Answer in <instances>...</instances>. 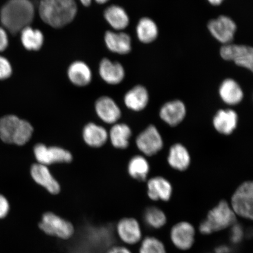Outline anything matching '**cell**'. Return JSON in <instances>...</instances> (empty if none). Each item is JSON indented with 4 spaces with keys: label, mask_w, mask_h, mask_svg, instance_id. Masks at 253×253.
Wrapping results in <instances>:
<instances>
[{
    "label": "cell",
    "mask_w": 253,
    "mask_h": 253,
    "mask_svg": "<svg viewBox=\"0 0 253 253\" xmlns=\"http://www.w3.org/2000/svg\"><path fill=\"white\" fill-rule=\"evenodd\" d=\"M33 152L37 163L47 167L56 163H69L73 160L71 152L61 147H47L39 143L35 145Z\"/></svg>",
    "instance_id": "6"
},
{
    "label": "cell",
    "mask_w": 253,
    "mask_h": 253,
    "mask_svg": "<svg viewBox=\"0 0 253 253\" xmlns=\"http://www.w3.org/2000/svg\"><path fill=\"white\" fill-rule=\"evenodd\" d=\"M34 16L35 8L30 0H8L0 12L3 26L12 34L30 26Z\"/></svg>",
    "instance_id": "1"
},
{
    "label": "cell",
    "mask_w": 253,
    "mask_h": 253,
    "mask_svg": "<svg viewBox=\"0 0 253 253\" xmlns=\"http://www.w3.org/2000/svg\"><path fill=\"white\" fill-rule=\"evenodd\" d=\"M82 137L88 146L98 148L103 147L109 140V132L102 126L88 123L82 130Z\"/></svg>",
    "instance_id": "19"
},
{
    "label": "cell",
    "mask_w": 253,
    "mask_h": 253,
    "mask_svg": "<svg viewBox=\"0 0 253 253\" xmlns=\"http://www.w3.org/2000/svg\"><path fill=\"white\" fill-rule=\"evenodd\" d=\"M135 144L145 156L152 157L163 150L164 140L157 126L150 125L138 135Z\"/></svg>",
    "instance_id": "7"
},
{
    "label": "cell",
    "mask_w": 253,
    "mask_h": 253,
    "mask_svg": "<svg viewBox=\"0 0 253 253\" xmlns=\"http://www.w3.org/2000/svg\"><path fill=\"white\" fill-rule=\"evenodd\" d=\"M144 220L151 228L158 229L166 225L167 218L165 213L161 209L150 207L147 208L144 211Z\"/></svg>",
    "instance_id": "30"
},
{
    "label": "cell",
    "mask_w": 253,
    "mask_h": 253,
    "mask_svg": "<svg viewBox=\"0 0 253 253\" xmlns=\"http://www.w3.org/2000/svg\"><path fill=\"white\" fill-rule=\"evenodd\" d=\"M167 161L172 169L182 172L187 170L191 165V157L184 145L176 143L170 147Z\"/></svg>",
    "instance_id": "21"
},
{
    "label": "cell",
    "mask_w": 253,
    "mask_h": 253,
    "mask_svg": "<svg viewBox=\"0 0 253 253\" xmlns=\"http://www.w3.org/2000/svg\"><path fill=\"white\" fill-rule=\"evenodd\" d=\"M216 253H230L231 250L228 246H220L215 249Z\"/></svg>",
    "instance_id": "38"
},
{
    "label": "cell",
    "mask_w": 253,
    "mask_h": 253,
    "mask_svg": "<svg viewBox=\"0 0 253 253\" xmlns=\"http://www.w3.org/2000/svg\"><path fill=\"white\" fill-rule=\"evenodd\" d=\"M127 171L132 178L144 182L146 181L150 171V164L144 156H135L128 162Z\"/></svg>",
    "instance_id": "26"
},
{
    "label": "cell",
    "mask_w": 253,
    "mask_h": 253,
    "mask_svg": "<svg viewBox=\"0 0 253 253\" xmlns=\"http://www.w3.org/2000/svg\"><path fill=\"white\" fill-rule=\"evenodd\" d=\"M238 123V115L236 111L230 109L218 110L212 120L215 130L224 135L232 134L237 127Z\"/></svg>",
    "instance_id": "15"
},
{
    "label": "cell",
    "mask_w": 253,
    "mask_h": 253,
    "mask_svg": "<svg viewBox=\"0 0 253 253\" xmlns=\"http://www.w3.org/2000/svg\"><path fill=\"white\" fill-rule=\"evenodd\" d=\"M9 211V204L4 196L0 195V219L5 217Z\"/></svg>",
    "instance_id": "35"
},
{
    "label": "cell",
    "mask_w": 253,
    "mask_h": 253,
    "mask_svg": "<svg viewBox=\"0 0 253 253\" xmlns=\"http://www.w3.org/2000/svg\"></svg>",
    "instance_id": "42"
},
{
    "label": "cell",
    "mask_w": 253,
    "mask_h": 253,
    "mask_svg": "<svg viewBox=\"0 0 253 253\" xmlns=\"http://www.w3.org/2000/svg\"><path fill=\"white\" fill-rule=\"evenodd\" d=\"M67 74L71 83L78 87L87 86L92 80V72L89 66L81 61L72 63L68 69Z\"/></svg>",
    "instance_id": "23"
},
{
    "label": "cell",
    "mask_w": 253,
    "mask_h": 253,
    "mask_svg": "<svg viewBox=\"0 0 253 253\" xmlns=\"http://www.w3.org/2000/svg\"><path fill=\"white\" fill-rule=\"evenodd\" d=\"M104 42L110 51L120 55L131 52L132 42L130 36L121 31H107L104 34Z\"/></svg>",
    "instance_id": "17"
},
{
    "label": "cell",
    "mask_w": 253,
    "mask_h": 253,
    "mask_svg": "<svg viewBox=\"0 0 253 253\" xmlns=\"http://www.w3.org/2000/svg\"><path fill=\"white\" fill-rule=\"evenodd\" d=\"M75 0H41L39 14L41 20L54 28H61L72 23L77 16Z\"/></svg>",
    "instance_id": "2"
},
{
    "label": "cell",
    "mask_w": 253,
    "mask_h": 253,
    "mask_svg": "<svg viewBox=\"0 0 253 253\" xmlns=\"http://www.w3.org/2000/svg\"><path fill=\"white\" fill-rule=\"evenodd\" d=\"M95 112L101 120L106 124L115 125L122 117V111L112 98L102 96L95 103Z\"/></svg>",
    "instance_id": "12"
},
{
    "label": "cell",
    "mask_w": 253,
    "mask_h": 253,
    "mask_svg": "<svg viewBox=\"0 0 253 253\" xmlns=\"http://www.w3.org/2000/svg\"><path fill=\"white\" fill-rule=\"evenodd\" d=\"M186 112L184 103L180 100H174L163 104L160 110L159 115L167 125L176 126L184 120Z\"/></svg>",
    "instance_id": "14"
},
{
    "label": "cell",
    "mask_w": 253,
    "mask_h": 253,
    "mask_svg": "<svg viewBox=\"0 0 253 253\" xmlns=\"http://www.w3.org/2000/svg\"><path fill=\"white\" fill-rule=\"evenodd\" d=\"M109 132V140L117 149L125 150L128 148L132 130L126 123H117L113 125Z\"/></svg>",
    "instance_id": "25"
},
{
    "label": "cell",
    "mask_w": 253,
    "mask_h": 253,
    "mask_svg": "<svg viewBox=\"0 0 253 253\" xmlns=\"http://www.w3.org/2000/svg\"><path fill=\"white\" fill-rule=\"evenodd\" d=\"M139 253H167L165 246L154 237H147L142 240Z\"/></svg>",
    "instance_id": "32"
},
{
    "label": "cell",
    "mask_w": 253,
    "mask_h": 253,
    "mask_svg": "<svg viewBox=\"0 0 253 253\" xmlns=\"http://www.w3.org/2000/svg\"><path fill=\"white\" fill-rule=\"evenodd\" d=\"M237 222V216L226 201H221L209 211L207 219L199 226L202 235H210L232 227Z\"/></svg>",
    "instance_id": "3"
},
{
    "label": "cell",
    "mask_w": 253,
    "mask_h": 253,
    "mask_svg": "<svg viewBox=\"0 0 253 253\" xmlns=\"http://www.w3.org/2000/svg\"><path fill=\"white\" fill-rule=\"evenodd\" d=\"M219 94L221 100L229 106H236L242 102L244 93L241 86L232 79H226L221 84Z\"/></svg>",
    "instance_id": "22"
},
{
    "label": "cell",
    "mask_w": 253,
    "mask_h": 253,
    "mask_svg": "<svg viewBox=\"0 0 253 253\" xmlns=\"http://www.w3.org/2000/svg\"><path fill=\"white\" fill-rule=\"evenodd\" d=\"M220 54L224 60L233 61L237 66L253 70V49L251 46L232 43L221 46Z\"/></svg>",
    "instance_id": "8"
},
{
    "label": "cell",
    "mask_w": 253,
    "mask_h": 253,
    "mask_svg": "<svg viewBox=\"0 0 253 253\" xmlns=\"http://www.w3.org/2000/svg\"><path fill=\"white\" fill-rule=\"evenodd\" d=\"M208 1L211 4L214 6H217L220 5L221 3L224 1V0H208Z\"/></svg>",
    "instance_id": "39"
},
{
    "label": "cell",
    "mask_w": 253,
    "mask_h": 253,
    "mask_svg": "<svg viewBox=\"0 0 253 253\" xmlns=\"http://www.w3.org/2000/svg\"><path fill=\"white\" fill-rule=\"evenodd\" d=\"M237 216L247 219L253 217V183L245 181L236 189L230 204Z\"/></svg>",
    "instance_id": "5"
},
{
    "label": "cell",
    "mask_w": 253,
    "mask_h": 253,
    "mask_svg": "<svg viewBox=\"0 0 253 253\" xmlns=\"http://www.w3.org/2000/svg\"><path fill=\"white\" fill-rule=\"evenodd\" d=\"M230 228V239L231 242L234 244H239L242 241L243 237H244V230L242 226L240 224H237V222L234 224Z\"/></svg>",
    "instance_id": "33"
},
{
    "label": "cell",
    "mask_w": 253,
    "mask_h": 253,
    "mask_svg": "<svg viewBox=\"0 0 253 253\" xmlns=\"http://www.w3.org/2000/svg\"><path fill=\"white\" fill-rule=\"evenodd\" d=\"M116 232L119 239L126 245L137 244L142 238L140 223L133 217H125L120 220L117 224Z\"/></svg>",
    "instance_id": "13"
},
{
    "label": "cell",
    "mask_w": 253,
    "mask_h": 253,
    "mask_svg": "<svg viewBox=\"0 0 253 253\" xmlns=\"http://www.w3.org/2000/svg\"><path fill=\"white\" fill-rule=\"evenodd\" d=\"M8 37L7 32L0 27V52L4 50L8 46Z\"/></svg>",
    "instance_id": "36"
},
{
    "label": "cell",
    "mask_w": 253,
    "mask_h": 253,
    "mask_svg": "<svg viewBox=\"0 0 253 253\" xmlns=\"http://www.w3.org/2000/svg\"><path fill=\"white\" fill-rule=\"evenodd\" d=\"M82 4L84 6V7H88L91 4L92 0H80Z\"/></svg>",
    "instance_id": "40"
},
{
    "label": "cell",
    "mask_w": 253,
    "mask_h": 253,
    "mask_svg": "<svg viewBox=\"0 0 253 253\" xmlns=\"http://www.w3.org/2000/svg\"><path fill=\"white\" fill-rule=\"evenodd\" d=\"M21 119L15 115H7L0 119V138L7 144H13Z\"/></svg>",
    "instance_id": "28"
},
{
    "label": "cell",
    "mask_w": 253,
    "mask_h": 253,
    "mask_svg": "<svg viewBox=\"0 0 253 253\" xmlns=\"http://www.w3.org/2000/svg\"><path fill=\"white\" fill-rule=\"evenodd\" d=\"M195 229L188 221H181L174 225L170 232L173 245L181 251H188L194 244Z\"/></svg>",
    "instance_id": "10"
},
{
    "label": "cell",
    "mask_w": 253,
    "mask_h": 253,
    "mask_svg": "<svg viewBox=\"0 0 253 253\" xmlns=\"http://www.w3.org/2000/svg\"><path fill=\"white\" fill-rule=\"evenodd\" d=\"M99 72L101 78L107 84H118L125 77V70L121 63L104 58L99 64Z\"/></svg>",
    "instance_id": "18"
},
{
    "label": "cell",
    "mask_w": 253,
    "mask_h": 253,
    "mask_svg": "<svg viewBox=\"0 0 253 253\" xmlns=\"http://www.w3.org/2000/svg\"><path fill=\"white\" fill-rule=\"evenodd\" d=\"M21 41L27 50L38 51L43 45V34L40 30L28 26L21 31Z\"/></svg>",
    "instance_id": "27"
},
{
    "label": "cell",
    "mask_w": 253,
    "mask_h": 253,
    "mask_svg": "<svg viewBox=\"0 0 253 253\" xmlns=\"http://www.w3.org/2000/svg\"><path fill=\"white\" fill-rule=\"evenodd\" d=\"M149 93L146 88L137 85L131 88L124 97L125 106L133 112H138L146 108L149 103Z\"/></svg>",
    "instance_id": "20"
},
{
    "label": "cell",
    "mask_w": 253,
    "mask_h": 253,
    "mask_svg": "<svg viewBox=\"0 0 253 253\" xmlns=\"http://www.w3.org/2000/svg\"><path fill=\"white\" fill-rule=\"evenodd\" d=\"M30 174L34 181L49 194L53 195L59 194L61 185L50 172L48 167L37 163L34 164L31 167Z\"/></svg>",
    "instance_id": "11"
},
{
    "label": "cell",
    "mask_w": 253,
    "mask_h": 253,
    "mask_svg": "<svg viewBox=\"0 0 253 253\" xmlns=\"http://www.w3.org/2000/svg\"><path fill=\"white\" fill-rule=\"evenodd\" d=\"M94 1H96L97 4H103L108 2L109 0H94Z\"/></svg>",
    "instance_id": "41"
},
{
    "label": "cell",
    "mask_w": 253,
    "mask_h": 253,
    "mask_svg": "<svg viewBox=\"0 0 253 253\" xmlns=\"http://www.w3.org/2000/svg\"><path fill=\"white\" fill-rule=\"evenodd\" d=\"M136 33L140 42L150 43L157 39L159 31L156 23L151 18L144 17L138 21Z\"/></svg>",
    "instance_id": "29"
},
{
    "label": "cell",
    "mask_w": 253,
    "mask_h": 253,
    "mask_svg": "<svg viewBox=\"0 0 253 253\" xmlns=\"http://www.w3.org/2000/svg\"><path fill=\"white\" fill-rule=\"evenodd\" d=\"M147 185V195L152 201L168 202L172 197V185L164 177H153L148 180Z\"/></svg>",
    "instance_id": "16"
},
{
    "label": "cell",
    "mask_w": 253,
    "mask_h": 253,
    "mask_svg": "<svg viewBox=\"0 0 253 253\" xmlns=\"http://www.w3.org/2000/svg\"><path fill=\"white\" fill-rule=\"evenodd\" d=\"M12 66L7 59L0 56V80H5L11 77Z\"/></svg>",
    "instance_id": "34"
},
{
    "label": "cell",
    "mask_w": 253,
    "mask_h": 253,
    "mask_svg": "<svg viewBox=\"0 0 253 253\" xmlns=\"http://www.w3.org/2000/svg\"><path fill=\"white\" fill-rule=\"evenodd\" d=\"M107 23L116 31H121L128 26L129 18L125 9L118 5L107 7L104 11Z\"/></svg>",
    "instance_id": "24"
},
{
    "label": "cell",
    "mask_w": 253,
    "mask_h": 253,
    "mask_svg": "<svg viewBox=\"0 0 253 253\" xmlns=\"http://www.w3.org/2000/svg\"><path fill=\"white\" fill-rule=\"evenodd\" d=\"M34 132V128L29 122L21 119L17 134L15 136L13 144L24 145L29 142Z\"/></svg>",
    "instance_id": "31"
},
{
    "label": "cell",
    "mask_w": 253,
    "mask_h": 253,
    "mask_svg": "<svg viewBox=\"0 0 253 253\" xmlns=\"http://www.w3.org/2000/svg\"><path fill=\"white\" fill-rule=\"evenodd\" d=\"M208 28L211 36L223 45L232 43L237 30L235 22L226 15L211 20Z\"/></svg>",
    "instance_id": "9"
},
{
    "label": "cell",
    "mask_w": 253,
    "mask_h": 253,
    "mask_svg": "<svg viewBox=\"0 0 253 253\" xmlns=\"http://www.w3.org/2000/svg\"><path fill=\"white\" fill-rule=\"evenodd\" d=\"M106 253H132V252L126 247L114 246L107 250Z\"/></svg>",
    "instance_id": "37"
},
{
    "label": "cell",
    "mask_w": 253,
    "mask_h": 253,
    "mask_svg": "<svg viewBox=\"0 0 253 253\" xmlns=\"http://www.w3.org/2000/svg\"><path fill=\"white\" fill-rule=\"evenodd\" d=\"M37 226L44 235L63 241L71 240L75 235L74 224L52 211L44 213Z\"/></svg>",
    "instance_id": "4"
}]
</instances>
